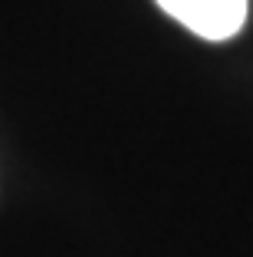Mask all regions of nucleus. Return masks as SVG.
I'll list each match as a JSON object with an SVG mask.
<instances>
[{
    "mask_svg": "<svg viewBox=\"0 0 253 257\" xmlns=\"http://www.w3.org/2000/svg\"><path fill=\"white\" fill-rule=\"evenodd\" d=\"M168 17L204 40H230L246 23L250 0H155Z\"/></svg>",
    "mask_w": 253,
    "mask_h": 257,
    "instance_id": "nucleus-1",
    "label": "nucleus"
}]
</instances>
